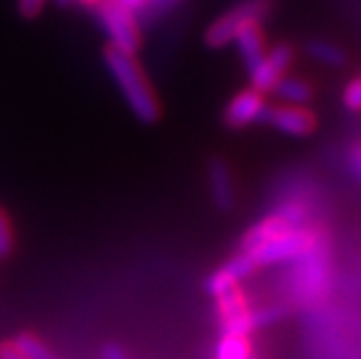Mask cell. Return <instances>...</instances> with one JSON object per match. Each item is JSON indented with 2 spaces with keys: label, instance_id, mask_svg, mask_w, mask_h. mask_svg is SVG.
<instances>
[{
  "label": "cell",
  "instance_id": "1",
  "mask_svg": "<svg viewBox=\"0 0 361 359\" xmlns=\"http://www.w3.org/2000/svg\"><path fill=\"white\" fill-rule=\"evenodd\" d=\"M104 63L109 72L113 74L119 91L123 93L130 111L137 115V119L145 123H154L160 117V104L135 54H126L109 46L104 50Z\"/></svg>",
  "mask_w": 361,
  "mask_h": 359
},
{
  "label": "cell",
  "instance_id": "2",
  "mask_svg": "<svg viewBox=\"0 0 361 359\" xmlns=\"http://www.w3.org/2000/svg\"><path fill=\"white\" fill-rule=\"evenodd\" d=\"M95 13L113 48L126 54H137L141 50L139 22L135 20V13L123 7L119 0H100L95 5Z\"/></svg>",
  "mask_w": 361,
  "mask_h": 359
},
{
  "label": "cell",
  "instance_id": "3",
  "mask_svg": "<svg viewBox=\"0 0 361 359\" xmlns=\"http://www.w3.org/2000/svg\"><path fill=\"white\" fill-rule=\"evenodd\" d=\"M320 245L318 236L307 230V227H290L283 234L267 241L251 251H245L253 257L257 267L264 264H277V262H288V260H301L310 251H314Z\"/></svg>",
  "mask_w": 361,
  "mask_h": 359
},
{
  "label": "cell",
  "instance_id": "4",
  "mask_svg": "<svg viewBox=\"0 0 361 359\" xmlns=\"http://www.w3.org/2000/svg\"><path fill=\"white\" fill-rule=\"evenodd\" d=\"M273 9V0H240L236 7L223 13L208 30L206 44L210 48H223L232 44L236 32L249 22H262Z\"/></svg>",
  "mask_w": 361,
  "mask_h": 359
},
{
  "label": "cell",
  "instance_id": "5",
  "mask_svg": "<svg viewBox=\"0 0 361 359\" xmlns=\"http://www.w3.org/2000/svg\"><path fill=\"white\" fill-rule=\"evenodd\" d=\"M292 56H294V52L286 44H279L273 50H269L267 56L259 61L257 68L249 72V76H251V89H255L262 95L273 91L275 85L286 76L290 63H292Z\"/></svg>",
  "mask_w": 361,
  "mask_h": 359
},
{
  "label": "cell",
  "instance_id": "6",
  "mask_svg": "<svg viewBox=\"0 0 361 359\" xmlns=\"http://www.w3.org/2000/svg\"><path fill=\"white\" fill-rule=\"evenodd\" d=\"M262 121L290 137H305L316 128V119L307 109L292 107V104L267 107V113L262 117Z\"/></svg>",
  "mask_w": 361,
  "mask_h": 359
},
{
  "label": "cell",
  "instance_id": "7",
  "mask_svg": "<svg viewBox=\"0 0 361 359\" xmlns=\"http://www.w3.org/2000/svg\"><path fill=\"white\" fill-rule=\"evenodd\" d=\"M267 107L269 104L264 100V95L257 93L255 89H245L229 100L225 109V123L229 128H247L255 121H262Z\"/></svg>",
  "mask_w": 361,
  "mask_h": 359
},
{
  "label": "cell",
  "instance_id": "8",
  "mask_svg": "<svg viewBox=\"0 0 361 359\" xmlns=\"http://www.w3.org/2000/svg\"><path fill=\"white\" fill-rule=\"evenodd\" d=\"M255 271H257V264L253 262V257H251L249 253L240 251L238 255H234L227 264H223L221 269H216V271L206 279V290H208V295H212V297L223 295V292L236 288L240 279L253 275Z\"/></svg>",
  "mask_w": 361,
  "mask_h": 359
},
{
  "label": "cell",
  "instance_id": "9",
  "mask_svg": "<svg viewBox=\"0 0 361 359\" xmlns=\"http://www.w3.org/2000/svg\"><path fill=\"white\" fill-rule=\"evenodd\" d=\"M208 180H210V190H212V200L221 210H232L236 202V188L232 180V171L229 165L221 158L210 160L208 165Z\"/></svg>",
  "mask_w": 361,
  "mask_h": 359
},
{
  "label": "cell",
  "instance_id": "10",
  "mask_svg": "<svg viewBox=\"0 0 361 359\" xmlns=\"http://www.w3.org/2000/svg\"><path fill=\"white\" fill-rule=\"evenodd\" d=\"M234 44L247 65V70H255L259 61L267 56V48H264V35H262V26L259 22H249L245 24L234 37Z\"/></svg>",
  "mask_w": 361,
  "mask_h": 359
},
{
  "label": "cell",
  "instance_id": "11",
  "mask_svg": "<svg viewBox=\"0 0 361 359\" xmlns=\"http://www.w3.org/2000/svg\"><path fill=\"white\" fill-rule=\"evenodd\" d=\"M290 227H299V225H290L286 219H281L277 212L267 217V219H262L259 223H255L251 230L243 236V251H251L259 245H264L267 241L283 234L286 230H290Z\"/></svg>",
  "mask_w": 361,
  "mask_h": 359
},
{
  "label": "cell",
  "instance_id": "12",
  "mask_svg": "<svg viewBox=\"0 0 361 359\" xmlns=\"http://www.w3.org/2000/svg\"><path fill=\"white\" fill-rule=\"evenodd\" d=\"M277 97L286 104H292V107H301V104H307L310 97H312V87L303 80V78H297V76H283L275 89Z\"/></svg>",
  "mask_w": 361,
  "mask_h": 359
},
{
  "label": "cell",
  "instance_id": "13",
  "mask_svg": "<svg viewBox=\"0 0 361 359\" xmlns=\"http://www.w3.org/2000/svg\"><path fill=\"white\" fill-rule=\"evenodd\" d=\"M251 357H253V344L249 336H232V334L221 336L214 359H251Z\"/></svg>",
  "mask_w": 361,
  "mask_h": 359
},
{
  "label": "cell",
  "instance_id": "14",
  "mask_svg": "<svg viewBox=\"0 0 361 359\" xmlns=\"http://www.w3.org/2000/svg\"><path fill=\"white\" fill-rule=\"evenodd\" d=\"M16 346L28 357V359H61L56 357L44 340H39L35 334H28V331H22L20 336H16Z\"/></svg>",
  "mask_w": 361,
  "mask_h": 359
},
{
  "label": "cell",
  "instance_id": "15",
  "mask_svg": "<svg viewBox=\"0 0 361 359\" xmlns=\"http://www.w3.org/2000/svg\"><path fill=\"white\" fill-rule=\"evenodd\" d=\"M307 50H310V54L316 59V61H320V63H324V65H342L344 63V52L336 46V44H331V42H324V39H314L310 46H307Z\"/></svg>",
  "mask_w": 361,
  "mask_h": 359
},
{
  "label": "cell",
  "instance_id": "16",
  "mask_svg": "<svg viewBox=\"0 0 361 359\" xmlns=\"http://www.w3.org/2000/svg\"><path fill=\"white\" fill-rule=\"evenodd\" d=\"M16 238H13V225L7 217L5 208H0V257H9L13 253Z\"/></svg>",
  "mask_w": 361,
  "mask_h": 359
},
{
  "label": "cell",
  "instance_id": "17",
  "mask_svg": "<svg viewBox=\"0 0 361 359\" xmlns=\"http://www.w3.org/2000/svg\"><path fill=\"white\" fill-rule=\"evenodd\" d=\"M178 3H180V0H147L145 7L139 13H141L143 20H158L160 16L169 13Z\"/></svg>",
  "mask_w": 361,
  "mask_h": 359
},
{
  "label": "cell",
  "instance_id": "18",
  "mask_svg": "<svg viewBox=\"0 0 361 359\" xmlns=\"http://www.w3.org/2000/svg\"><path fill=\"white\" fill-rule=\"evenodd\" d=\"M342 100H344V107L348 111H353V113H359L361 111V76L359 78H353L346 85Z\"/></svg>",
  "mask_w": 361,
  "mask_h": 359
},
{
  "label": "cell",
  "instance_id": "19",
  "mask_svg": "<svg viewBox=\"0 0 361 359\" xmlns=\"http://www.w3.org/2000/svg\"><path fill=\"white\" fill-rule=\"evenodd\" d=\"M46 0H18V13L24 20H35L44 11Z\"/></svg>",
  "mask_w": 361,
  "mask_h": 359
},
{
  "label": "cell",
  "instance_id": "20",
  "mask_svg": "<svg viewBox=\"0 0 361 359\" xmlns=\"http://www.w3.org/2000/svg\"><path fill=\"white\" fill-rule=\"evenodd\" d=\"M0 359H28V357L11 340V342H3V344H0Z\"/></svg>",
  "mask_w": 361,
  "mask_h": 359
},
{
  "label": "cell",
  "instance_id": "21",
  "mask_svg": "<svg viewBox=\"0 0 361 359\" xmlns=\"http://www.w3.org/2000/svg\"><path fill=\"white\" fill-rule=\"evenodd\" d=\"M102 359H128V355L119 344L109 342V344L102 346Z\"/></svg>",
  "mask_w": 361,
  "mask_h": 359
},
{
  "label": "cell",
  "instance_id": "22",
  "mask_svg": "<svg viewBox=\"0 0 361 359\" xmlns=\"http://www.w3.org/2000/svg\"><path fill=\"white\" fill-rule=\"evenodd\" d=\"M350 167L357 174V178L361 180V143L350 150Z\"/></svg>",
  "mask_w": 361,
  "mask_h": 359
},
{
  "label": "cell",
  "instance_id": "23",
  "mask_svg": "<svg viewBox=\"0 0 361 359\" xmlns=\"http://www.w3.org/2000/svg\"><path fill=\"white\" fill-rule=\"evenodd\" d=\"M119 3L123 5V7H128L133 13H139L143 7H145V3L147 0H119Z\"/></svg>",
  "mask_w": 361,
  "mask_h": 359
},
{
  "label": "cell",
  "instance_id": "24",
  "mask_svg": "<svg viewBox=\"0 0 361 359\" xmlns=\"http://www.w3.org/2000/svg\"><path fill=\"white\" fill-rule=\"evenodd\" d=\"M78 3H80L82 7H95L97 3H100V0H78Z\"/></svg>",
  "mask_w": 361,
  "mask_h": 359
},
{
  "label": "cell",
  "instance_id": "25",
  "mask_svg": "<svg viewBox=\"0 0 361 359\" xmlns=\"http://www.w3.org/2000/svg\"><path fill=\"white\" fill-rule=\"evenodd\" d=\"M54 3H56L59 7H70V5H72V0H54Z\"/></svg>",
  "mask_w": 361,
  "mask_h": 359
},
{
  "label": "cell",
  "instance_id": "26",
  "mask_svg": "<svg viewBox=\"0 0 361 359\" xmlns=\"http://www.w3.org/2000/svg\"><path fill=\"white\" fill-rule=\"evenodd\" d=\"M251 359H255V357H251Z\"/></svg>",
  "mask_w": 361,
  "mask_h": 359
}]
</instances>
